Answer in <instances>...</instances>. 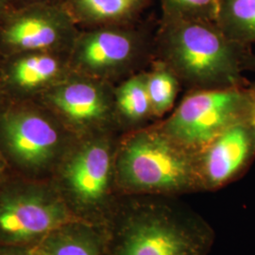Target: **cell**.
Returning <instances> with one entry per match:
<instances>
[{
	"label": "cell",
	"mask_w": 255,
	"mask_h": 255,
	"mask_svg": "<svg viewBox=\"0 0 255 255\" xmlns=\"http://www.w3.org/2000/svg\"><path fill=\"white\" fill-rule=\"evenodd\" d=\"M104 255H208L215 231L179 198L120 196L102 227Z\"/></svg>",
	"instance_id": "obj_1"
},
{
	"label": "cell",
	"mask_w": 255,
	"mask_h": 255,
	"mask_svg": "<svg viewBox=\"0 0 255 255\" xmlns=\"http://www.w3.org/2000/svg\"><path fill=\"white\" fill-rule=\"evenodd\" d=\"M251 49L230 40L212 21L163 16L155 34V57L188 91L248 86L242 62Z\"/></svg>",
	"instance_id": "obj_2"
},
{
	"label": "cell",
	"mask_w": 255,
	"mask_h": 255,
	"mask_svg": "<svg viewBox=\"0 0 255 255\" xmlns=\"http://www.w3.org/2000/svg\"><path fill=\"white\" fill-rule=\"evenodd\" d=\"M120 196L180 198L201 192L195 154L153 124L120 134L116 154Z\"/></svg>",
	"instance_id": "obj_3"
},
{
	"label": "cell",
	"mask_w": 255,
	"mask_h": 255,
	"mask_svg": "<svg viewBox=\"0 0 255 255\" xmlns=\"http://www.w3.org/2000/svg\"><path fill=\"white\" fill-rule=\"evenodd\" d=\"M118 131L78 136L49 181L74 219L103 227L119 202Z\"/></svg>",
	"instance_id": "obj_4"
},
{
	"label": "cell",
	"mask_w": 255,
	"mask_h": 255,
	"mask_svg": "<svg viewBox=\"0 0 255 255\" xmlns=\"http://www.w3.org/2000/svg\"><path fill=\"white\" fill-rule=\"evenodd\" d=\"M255 101L248 86L192 90L172 114L157 121L164 132L197 154L227 128L255 117Z\"/></svg>",
	"instance_id": "obj_5"
},
{
	"label": "cell",
	"mask_w": 255,
	"mask_h": 255,
	"mask_svg": "<svg viewBox=\"0 0 255 255\" xmlns=\"http://www.w3.org/2000/svg\"><path fill=\"white\" fill-rule=\"evenodd\" d=\"M73 220L49 180L9 174L0 182V245L34 246Z\"/></svg>",
	"instance_id": "obj_6"
},
{
	"label": "cell",
	"mask_w": 255,
	"mask_h": 255,
	"mask_svg": "<svg viewBox=\"0 0 255 255\" xmlns=\"http://www.w3.org/2000/svg\"><path fill=\"white\" fill-rule=\"evenodd\" d=\"M78 73L109 82L145 71L155 58V35L136 25L100 27L75 40Z\"/></svg>",
	"instance_id": "obj_7"
},
{
	"label": "cell",
	"mask_w": 255,
	"mask_h": 255,
	"mask_svg": "<svg viewBox=\"0 0 255 255\" xmlns=\"http://www.w3.org/2000/svg\"><path fill=\"white\" fill-rule=\"evenodd\" d=\"M32 113H11L0 126V149L8 166L20 176L49 180L77 139Z\"/></svg>",
	"instance_id": "obj_8"
},
{
	"label": "cell",
	"mask_w": 255,
	"mask_h": 255,
	"mask_svg": "<svg viewBox=\"0 0 255 255\" xmlns=\"http://www.w3.org/2000/svg\"><path fill=\"white\" fill-rule=\"evenodd\" d=\"M114 91L109 82L77 73L55 89L50 101L77 136L119 131Z\"/></svg>",
	"instance_id": "obj_9"
},
{
	"label": "cell",
	"mask_w": 255,
	"mask_h": 255,
	"mask_svg": "<svg viewBox=\"0 0 255 255\" xmlns=\"http://www.w3.org/2000/svg\"><path fill=\"white\" fill-rule=\"evenodd\" d=\"M201 192H215L239 180L255 160V119L230 126L195 154Z\"/></svg>",
	"instance_id": "obj_10"
},
{
	"label": "cell",
	"mask_w": 255,
	"mask_h": 255,
	"mask_svg": "<svg viewBox=\"0 0 255 255\" xmlns=\"http://www.w3.org/2000/svg\"><path fill=\"white\" fill-rule=\"evenodd\" d=\"M36 255H104L102 227L73 220L34 245Z\"/></svg>",
	"instance_id": "obj_11"
},
{
	"label": "cell",
	"mask_w": 255,
	"mask_h": 255,
	"mask_svg": "<svg viewBox=\"0 0 255 255\" xmlns=\"http://www.w3.org/2000/svg\"><path fill=\"white\" fill-rule=\"evenodd\" d=\"M67 33H71V27L65 20L45 13H30L14 20L6 29L4 39L20 49L36 50L59 44Z\"/></svg>",
	"instance_id": "obj_12"
},
{
	"label": "cell",
	"mask_w": 255,
	"mask_h": 255,
	"mask_svg": "<svg viewBox=\"0 0 255 255\" xmlns=\"http://www.w3.org/2000/svg\"><path fill=\"white\" fill-rule=\"evenodd\" d=\"M114 95L116 119L121 134L157 122L146 90V70L119 82Z\"/></svg>",
	"instance_id": "obj_13"
},
{
	"label": "cell",
	"mask_w": 255,
	"mask_h": 255,
	"mask_svg": "<svg viewBox=\"0 0 255 255\" xmlns=\"http://www.w3.org/2000/svg\"><path fill=\"white\" fill-rule=\"evenodd\" d=\"M216 24L233 42L255 43V0H219Z\"/></svg>",
	"instance_id": "obj_14"
},
{
	"label": "cell",
	"mask_w": 255,
	"mask_h": 255,
	"mask_svg": "<svg viewBox=\"0 0 255 255\" xmlns=\"http://www.w3.org/2000/svg\"><path fill=\"white\" fill-rule=\"evenodd\" d=\"M74 5L86 21L112 26L136 22L148 0H73Z\"/></svg>",
	"instance_id": "obj_15"
},
{
	"label": "cell",
	"mask_w": 255,
	"mask_h": 255,
	"mask_svg": "<svg viewBox=\"0 0 255 255\" xmlns=\"http://www.w3.org/2000/svg\"><path fill=\"white\" fill-rule=\"evenodd\" d=\"M146 82L155 120H162L173 109L182 83L172 69L156 57L146 70Z\"/></svg>",
	"instance_id": "obj_16"
},
{
	"label": "cell",
	"mask_w": 255,
	"mask_h": 255,
	"mask_svg": "<svg viewBox=\"0 0 255 255\" xmlns=\"http://www.w3.org/2000/svg\"><path fill=\"white\" fill-rule=\"evenodd\" d=\"M61 73L60 62L50 55L36 54L22 58L13 64L11 80L22 88H34L51 81Z\"/></svg>",
	"instance_id": "obj_17"
},
{
	"label": "cell",
	"mask_w": 255,
	"mask_h": 255,
	"mask_svg": "<svg viewBox=\"0 0 255 255\" xmlns=\"http://www.w3.org/2000/svg\"><path fill=\"white\" fill-rule=\"evenodd\" d=\"M164 17L215 22L219 0H161Z\"/></svg>",
	"instance_id": "obj_18"
},
{
	"label": "cell",
	"mask_w": 255,
	"mask_h": 255,
	"mask_svg": "<svg viewBox=\"0 0 255 255\" xmlns=\"http://www.w3.org/2000/svg\"><path fill=\"white\" fill-rule=\"evenodd\" d=\"M0 255H36V253L33 246L0 245Z\"/></svg>",
	"instance_id": "obj_19"
},
{
	"label": "cell",
	"mask_w": 255,
	"mask_h": 255,
	"mask_svg": "<svg viewBox=\"0 0 255 255\" xmlns=\"http://www.w3.org/2000/svg\"><path fill=\"white\" fill-rule=\"evenodd\" d=\"M242 67L244 71H255V53L251 50L243 57Z\"/></svg>",
	"instance_id": "obj_20"
},
{
	"label": "cell",
	"mask_w": 255,
	"mask_h": 255,
	"mask_svg": "<svg viewBox=\"0 0 255 255\" xmlns=\"http://www.w3.org/2000/svg\"><path fill=\"white\" fill-rule=\"evenodd\" d=\"M9 168L8 166V164L5 161V158L1 152V149H0V182L2 180H4L8 175L9 174Z\"/></svg>",
	"instance_id": "obj_21"
},
{
	"label": "cell",
	"mask_w": 255,
	"mask_h": 255,
	"mask_svg": "<svg viewBox=\"0 0 255 255\" xmlns=\"http://www.w3.org/2000/svg\"><path fill=\"white\" fill-rule=\"evenodd\" d=\"M250 89L252 92V95H253V98H254V101H255V82H251L250 83Z\"/></svg>",
	"instance_id": "obj_22"
},
{
	"label": "cell",
	"mask_w": 255,
	"mask_h": 255,
	"mask_svg": "<svg viewBox=\"0 0 255 255\" xmlns=\"http://www.w3.org/2000/svg\"><path fill=\"white\" fill-rule=\"evenodd\" d=\"M3 4H4V0H0V9L3 7Z\"/></svg>",
	"instance_id": "obj_23"
}]
</instances>
